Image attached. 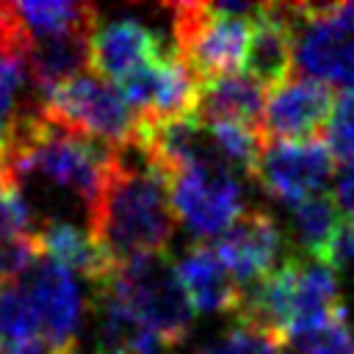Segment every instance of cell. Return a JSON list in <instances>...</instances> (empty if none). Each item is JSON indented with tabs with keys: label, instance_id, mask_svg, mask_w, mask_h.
Listing matches in <instances>:
<instances>
[{
	"label": "cell",
	"instance_id": "6da1fadb",
	"mask_svg": "<svg viewBox=\"0 0 354 354\" xmlns=\"http://www.w3.org/2000/svg\"><path fill=\"white\" fill-rule=\"evenodd\" d=\"M86 216L88 235L116 266L144 254H163L177 221L169 183L152 169L136 141L113 149V163L88 202Z\"/></svg>",
	"mask_w": 354,
	"mask_h": 354
},
{
	"label": "cell",
	"instance_id": "7a4b0ae2",
	"mask_svg": "<svg viewBox=\"0 0 354 354\" xmlns=\"http://www.w3.org/2000/svg\"><path fill=\"white\" fill-rule=\"evenodd\" d=\"M105 285L133 313V318L169 348L180 346L194 329L196 310L166 252L133 257L116 266Z\"/></svg>",
	"mask_w": 354,
	"mask_h": 354
},
{
	"label": "cell",
	"instance_id": "3957f363",
	"mask_svg": "<svg viewBox=\"0 0 354 354\" xmlns=\"http://www.w3.org/2000/svg\"><path fill=\"white\" fill-rule=\"evenodd\" d=\"M304 77L354 88V3H285Z\"/></svg>",
	"mask_w": 354,
	"mask_h": 354
},
{
	"label": "cell",
	"instance_id": "277c9868",
	"mask_svg": "<svg viewBox=\"0 0 354 354\" xmlns=\"http://www.w3.org/2000/svg\"><path fill=\"white\" fill-rule=\"evenodd\" d=\"M41 113L53 124L113 149L136 141L141 127V116L127 105L122 91L94 72H83L50 91Z\"/></svg>",
	"mask_w": 354,
	"mask_h": 354
},
{
	"label": "cell",
	"instance_id": "5b68a950",
	"mask_svg": "<svg viewBox=\"0 0 354 354\" xmlns=\"http://www.w3.org/2000/svg\"><path fill=\"white\" fill-rule=\"evenodd\" d=\"M171 28L177 58L196 83L235 75L246 55L252 19L227 17L213 3H171Z\"/></svg>",
	"mask_w": 354,
	"mask_h": 354
},
{
	"label": "cell",
	"instance_id": "8992f818",
	"mask_svg": "<svg viewBox=\"0 0 354 354\" xmlns=\"http://www.w3.org/2000/svg\"><path fill=\"white\" fill-rule=\"evenodd\" d=\"M174 216L205 243L216 241L241 213L243 194L235 171L221 160L196 163L169 180Z\"/></svg>",
	"mask_w": 354,
	"mask_h": 354
},
{
	"label": "cell",
	"instance_id": "52a82bcc",
	"mask_svg": "<svg viewBox=\"0 0 354 354\" xmlns=\"http://www.w3.org/2000/svg\"><path fill=\"white\" fill-rule=\"evenodd\" d=\"M210 246L216 249L218 260L227 266L238 288L271 277L288 257L296 254L290 252V243L274 216L252 207H243V213L216 241H210Z\"/></svg>",
	"mask_w": 354,
	"mask_h": 354
},
{
	"label": "cell",
	"instance_id": "ba28073f",
	"mask_svg": "<svg viewBox=\"0 0 354 354\" xmlns=\"http://www.w3.org/2000/svg\"><path fill=\"white\" fill-rule=\"evenodd\" d=\"M335 174V158L324 141H268L254 166L257 180L271 196L296 205L321 194Z\"/></svg>",
	"mask_w": 354,
	"mask_h": 354
},
{
	"label": "cell",
	"instance_id": "9c48e42d",
	"mask_svg": "<svg viewBox=\"0 0 354 354\" xmlns=\"http://www.w3.org/2000/svg\"><path fill=\"white\" fill-rule=\"evenodd\" d=\"M116 88L144 122H166L194 113L199 83L174 53L141 66Z\"/></svg>",
	"mask_w": 354,
	"mask_h": 354
},
{
	"label": "cell",
	"instance_id": "30bf717a",
	"mask_svg": "<svg viewBox=\"0 0 354 354\" xmlns=\"http://www.w3.org/2000/svg\"><path fill=\"white\" fill-rule=\"evenodd\" d=\"M332 105V86L313 77H290L266 97L260 130L268 141H315Z\"/></svg>",
	"mask_w": 354,
	"mask_h": 354
},
{
	"label": "cell",
	"instance_id": "8fae6325",
	"mask_svg": "<svg viewBox=\"0 0 354 354\" xmlns=\"http://www.w3.org/2000/svg\"><path fill=\"white\" fill-rule=\"evenodd\" d=\"M177 50L166 47L158 33L136 19H111L97 22L88 44V69L108 83H122L141 66L174 55Z\"/></svg>",
	"mask_w": 354,
	"mask_h": 354
},
{
	"label": "cell",
	"instance_id": "7c38bea8",
	"mask_svg": "<svg viewBox=\"0 0 354 354\" xmlns=\"http://www.w3.org/2000/svg\"><path fill=\"white\" fill-rule=\"evenodd\" d=\"M25 293L30 296L39 315L41 337L61 348L75 346V335L83 321V293L75 282V274L41 257L25 274Z\"/></svg>",
	"mask_w": 354,
	"mask_h": 354
},
{
	"label": "cell",
	"instance_id": "4fadbf2b",
	"mask_svg": "<svg viewBox=\"0 0 354 354\" xmlns=\"http://www.w3.org/2000/svg\"><path fill=\"white\" fill-rule=\"evenodd\" d=\"M282 271L288 277V299H290L288 340L346 315V307L337 293V274L326 263L304 254H293L285 260Z\"/></svg>",
	"mask_w": 354,
	"mask_h": 354
},
{
	"label": "cell",
	"instance_id": "5bb4252c",
	"mask_svg": "<svg viewBox=\"0 0 354 354\" xmlns=\"http://www.w3.org/2000/svg\"><path fill=\"white\" fill-rule=\"evenodd\" d=\"M293 61V30L285 14V3H263L260 14L249 25L243 55L246 75L263 88H277L290 80Z\"/></svg>",
	"mask_w": 354,
	"mask_h": 354
},
{
	"label": "cell",
	"instance_id": "9a60e30c",
	"mask_svg": "<svg viewBox=\"0 0 354 354\" xmlns=\"http://www.w3.org/2000/svg\"><path fill=\"white\" fill-rule=\"evenodd\" d=\"M91 33L94 30H66L33 39L22 58L25 80L47 97L66 80L83 75L88 69Z\"/></svg>",
	"mask_w": 354,
	"mask_h": 354
},
{
	"label": "cell",
	"instance_id": "2e32d148",
	"mask_svg": "<svg viewBox=\"0 0 354 354\" xmlns=\"http://www.w3.org/2000/svg\"><path fill=\"white\" fill-rule=\"evenodd\" d=\"M36 241L41 249V257L64 266L69 274H80L94 288L105 285L111 274L116 271V263L105 254V249L83 232L77 224L66 218H44L39 221Z\"/></svg>",
	"mask_w": 354,
	"mask_h": 354
},
{
	"label": "cell",
	"instance_id": "e0dca14e",
	"mask_svg": "<svg viewBox=\"0 0 354 354\" xmlns=\"http://www.w3.org/2000/svg\"><path fill=\"white\" fill-rule=\"evenodd\" d=\"M177 277L196 313H230L238 301V282L218 260L216 249L205 241H196L177 263Z\"/></svg>",
	"mask_w": 354,
	"mask_h": 354
},
{
	"label": "cell",
	"instance_id": "ac0fdd59",
	"mask_svg": "<svg viewBox=\"0 0 354 354\" xmlns=\"http://www.w3.org/2000/svg\"><path fill=\"white\" fill-rule=\"evenodd\" d=\"M266 108V88L254 83L249 75H221L199 83L194 116L202 124L216 122H241L260 127Z\"/></svg>",
	"mask_w": 354,
	"mask_h": 354
},
{
	"label": "cell",
	"instance_id": "d6986e66",
	"mask_svg": "<svg viewBox=\"0 0 354 354\" xmlns=\"http://www.w3.org/2000/svg\"><path fill=\"white\" fill-rule=\"evenodd\" d=\"M340 210L329 191L313 194L296 205H290V224L296 232V243L301 246L304 257L324 260V252L340 224Z\"/></svg>",
	"mask_w": 354,
	"mask_h": 354
},
{
	"label": "cell",
	"instance_id": "ffe728a7",
	"mask_svg": "<svg viewBox=\"0 0 354 354\" xmlns=\"http://www.w3.org/2000/svg\"><path fill=\"white\" fill-rule=\"evenodd\" d=\"M207 130L224 163L232 171H243L252 177L263 155V147H266L263 130L252 124H241V122H216V124H207Z\"/></svg>",
	"mask_w": 354,
	"mask_h": 354
},
{
	"label": "cell",
	"instance_id": "44dd1931",
	"mask_svg": "<svg viewBox=\"0 0 354 354\" xmlns=\"http://www.w3.org/2000/svg\"><path fill=\"white\" fill-rule=\"evenodd\" d=\"M39 315L22 285H0V351L39 337Z\"/></svg>",
	"mask_w": 354,
	"mask_h": 354
},
{
	"label": "cell",
	"instance_id": "7402d4cb",
	"mask_svg": "<svg viewBox=\"0 0 354 354\" xmlns=\"http://www.w3.org/2000/svg\"><path fill=\"white\" fill-rule=\"evenodd\" d=\"M321 133L332 158L343 163H354V88L335 94L332 113Z\"/></svg>",
	"mask_w": 354,
	"mask_h": 354
},
{
	"label": "cell",
	"instance_id": "603a6c76",
	"mask_svg": "<svg viewBox=\"0 0 354 354\" xmlns=\"http://www.w3.org/2000/svg\"><path fill=\"white\" fill-rule=\"evenodd\" d=\"M41 260L36 235L0 230V285H14Z\"/></svg>",
	"mask_w": 354,
	"mask_h": 354
},
{
	"label": "cell",
	"instance_id": "cb8c5ba5",
	"mask_svg": "<svg viewBox=\"0 0 354 354\" xmlns=\"http://www.w3.org/2000/svg\"><path fill=\"white\" fill-rule=\"evenodd\" d=\"M288 343L299 354H354V335L346 324V315H340L313 332L296 335Z\"/></svg>",
	"mask_w": 354,
	"mask_h": 354
},
{
	"label": "cell",
	"instance_id": "d4e9b609",
	"mask_svg": "<svg viewBox=\"0 0 354 354\" xmlns=\"http://www.w3.org/2000/svg\"><path fill=\"white\" fill-rule=\"evenodd\" d=\"M25 83V66L17 58H0V147L8 141L17 116L22 111L19 91Z\"/></svg>",
	"mask_w": 354,
	"mask_h": 354
},
{
	"label": "cell",
	"instance_id": "484cf974",
	"mask_svg": "<svg viewBox=\"0 0 354 354\" xmlns=\"http://www.w3.org/2000/svg\"><path fill=\"white\" fill-rule=\"evenodd\" d=\"M279 348H282L279 340L246 326H235L221 340L205 346L199 354H279Z\"/></svg>",
	"mask_w": 354,
	"mask_h": 354
},
{
	"label": "cell",
	"instance_id": "4316f807",
	"mask_svg": "<svg viewBox=\"0 0 354 354\" xmlns=\"http://www.w3.org/2000/svg\"><path fill=\"white\" fill-rule=\"evenodd\" d=\"M335 274H354V224L351 221H340L326 252H324V260Z\"/></svg>",
	"mask_w": 354,
	"mask_h": 354
},
{
	"label": "cell",
	"instance_id": "83f0119b",
	"mask_svg": "<svg viewBox=\"0 0 354 354\" xmlns=\"http://www.w3.org/2000/svg\"><path fill=\"white\" fill-rule=\"evenodd\" d=\"M335 205L346 221L354 224V163H343L335 171Z\"/></svg>",
	"mask_w": 354,
	"mask_h": 354
},
{
	"label": "cell",
	"instance_id": "f1b7e54d",
	"mask_svg": "<svg viewBox=\"0 0 354 354\" xmlns=\"http://www.w3.org/2000/svg\"><path fill=\"white\" fill-rule=\"evenodd\" d=\"M0 354H75V346L69 348H61V346H53L50 340L44 337H30L25 343H17L11 348H3Z\"/></svg>",
	"mask_w": 354,
	"mask_h": 354
}]
</instances>
